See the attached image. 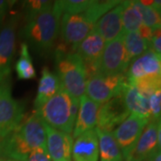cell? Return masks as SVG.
<instances>
[{"instance_id": "f546056e", "label": "cell", "mask_w": 161, "mask_h": 161, "mask_svg": "<svg viewBox=\"0 0 161 161\" xmlns=\"http://www.w3.org/2000/svg\"><path fill=\"white\" fill-rule=\"evenodd\" d=\"M150 120H158L161 115V89L154 92L150 98Z\"/></svg>"}, {"instance_id": "ffe728a7", "label": "cell", "mask_w": 161, "mask_h": 161, "mask_svg": "<svg viewBox=\"0 0 161 161\" xmlns=\"http://www.w3.org/2000/svg\"><path fill=\"white\" fill-rule=\"evenodd\" d=\"M123 98L125 107L130 114H138L148 118L150 117V100L137 90L135 85L127 80V84L124 92Z\"/></svg>"}, {"instance_id": "ab89813d", "label": "cell", "mask_w": 161, "mask_h": 161, "mask_svg": "<svg viewBox=\"0 0 161 161\" xmlns=\"http://www.w3.org/2000/svg\"><path fill=\"white\" fill-rule=\"evenodd\" d=\"M159 13H160V14H161V9H160V10H159Z\"/></svg>"}, {"instance_id": "83f0119b", "label": "cell", "mask_w": 161, "mask_h": 161, "mask_svg": "<svg viewBox=\"0 0 161 161\" xmlns=\"http://www.w3.org/2000/svg\"><path fill=\"white\" fill-rule=\"evenodd\" d=\"M93 0H62L58 1L62 14H80L92 5Z\"/></svg>"}, {"instance_id": "484cf974", "label": "cell", "mask_w": 161, "mask_h": 161, "mask_svg": "<svg viewBox=\"0 0 161 161\" xmlns=\"http://www.w3.org/2000/svg\"><path fill=\"white\" fill-rule=\"evenodd\" d=\"M133 5L139 12L144 25L150 27V29L156 30L161 27V14L152 6L142 5L140 1H133Z\"/></svg>"}, {"instance_id": "cb8c5ba5", "label": "cell", "mask_w": 161, "mask_h": 161, "mask_svg": "<svg viewBox=\"0 0 161 161\" xmlns=\"http://www.w3.org/2000/svg\"><path fill=\"white\" fill-rule=\"evenodd\" d=\"M15 71L17 73L18 78L22 80H30L36 77V71L30 57L29 47L25 42L21 45L20 57L15 64Z\"/></svg>"}, {"instance_id": "4316f807", "label": "cell", "mask_w": 161, "mask_h": 161, "mask_svg": "<svg viewBox=\"0 0 161 161\" xmlns=\"http://www.w3.org/2000/svg\"><path fill=\"white\" fill-rule=\"evenodd\" d=\"M131 82L135 85L137 90L143 96L150 98L154 92L161 89V75L146 76L138 80H132Z\"/></svg>"}, {"instance_id": "4fadbf2b", "label": "cell", "mask_w": 161, "mask_h": 161, "mask_svg": "<svg viewBox=\"0 0 161 161\" xmlns=\"http://www.w3.org/2000/svg\"><path fill=\"white\" fill-rule=\"evenodd\" d=\"M156 75H161V55L151 48L132 60L125 74L130 81Z\"/></svg>"}, {"instance_id": "7c38bea8", "label": "cell", "mask_w": 161, "mask_h": 161, "mask_svg": "<svg viewBox=\"0 0 161 161\" xmlns=\"http://www.w3.org/2000/svg\"><path fill=\"white\" fill-rule=\"evenodd\" d=\"M15 130L31 150L38 148L47 150L45 124L35 110L27 118H23Z\"/></svg>"}, {"instance_id": "1f68e13d", "label": "cell", "mask_w": 161, "mask_h": 161, "mask_svg": "<svg viewBox=\"0 0 161 161\" xmlns=\"http://www.w3.org/2000/svg\"><path fill=\"white\" fill-rule=\"evenodd\" d=\"M150 48L161 55V27L158 29L153 30Z\"/></svg>"}, {"instance_id": "d6986e66", "label": "cell", "mask_w": 161, "mask_h": 161, "mask_svg": "<svg viewBox=\"0 0 161 161\" xmlns=\"http://www.w3.org/2000/svg\"><path fill=\"white\" fill-rule=\"evenodd\" d=\"M61 90H63V88L58 75L50 72L47 67H44L41 72L38 92L34 100L35 110L40 108L48 99L54 97Z\"/></svg>"}, {"instance_id": "8fae6325", "label": "cell", "mask_w": 161, "mask_h": 161, "mask_svg": "<svg viewBox=\"0 0 161 161\" xmlns=\"http://www.w3.org/2000/svg\"><path fill=\"white\" fill-rule=\"evenodd\" d=\"M17 17H13L0 31V85L9 80L11 64L15 49Z\"/></svg>"}, {"instance_id": "5b68a950", "label": "cell", "mask_w": 161, "mask_h": 161, "mask_svg": "<svg viewBox=\"0 0 161 161\" xmlns=\"http://www.w3.org/2000/svg\"><path fill=\"white\" fill-rule=\"evenodd\" d=\"M24 107L12 95L9 80L0 85V140L8 136L24 118Z\"/></svg>"}, {"instance_id": "5bb4252c", "label": "cell", "mask_w": 161, "mask_h": 161, "mask_svg": "<svg viewBox=\"0 0 161 161\" xmlns=\"http://www.w3.org/2000/svg\"><path fill=\"white\" fill-rule=\"evenodd\" d=\"M45 124V123H44ZM47 134V151L54 161H71L74 140L72 134L58 131L45 124Z\"/></svg>"}, {"instance_id": "ba28073f", "label": "cell", "mask_w": 161, "mask_h": 161, "mask_svg": "<svg viewBox=\"0 0 161 161\" xmlns=\"http://www.w3.org/2000/svg\"><path fill=\"white\" fill-rule=\"evenodd\" d=\"M124 44V35L106 43L98 64V74L120 75L126 74L130 65Z\"/></svg>"}, {"instance_id": "9c48e42d", "label": "cell", "mask_w": 161, "mask_h": 161, "mask_svg": "<svg viewBox=\"0 0 161 161\" xmlns=\"http://www.w3.org/2000/svg\"><path fill=\"white\" fill-rule=\"evenodd\" d=\"M106 42L94 30L78 45L75 53L81 58L86 72L87 78L98 74V64L103 52Z\"/></svg>"}, {"instance_id": "d6a6232c", "label": "cell", "mask_w": 161, "mask_h": 161, "mask_svg": "<svg viewBox=\"0 0 161 161\" xmlns=\"http://www.w3.org/2000/svg\"><path fill=\"white\" fill-rule=\"evenodd\" d=\"M11 1H7V0H0V25L3 23L4 19L6 17L7 11L9 9V7L11 6Z\"/></svg>"}, {"instance_id": "6da1fadb", "label": "cell", "mask_w": 161, "mask_h": 161, "mask_svg": "<svg viewBox=\"0 0 161 161\" xmlns=\"http://www.w3.org/2000/svg\"><path fill=\"white\" fill-rule=\"evenodd\" d=\"M62 14L58 1H54L51 6L26 20L22 33L36 51L47 54L55 47Z\"/></svg>"}, {"instance_id": "44dd1931", "label": "cell", "mask_w": 161, "mask_h": 161, "mask_svg": "<svg viewBox=\"0 0 161 161\" xmlns=\"http://www.w3.org/2000/svg\"><path fill=\"white\" fill-rule=\"evenodd\" d=\"M98 139L100 161H125L120 148L112 132L100 131L95 128Z\"/></svg>"}, {"instance_id": "8992f818", "label": "cell", "mask_w": 161, "mask_h": 161, "mask_svg": "<svg viewBox=\"0 0 161 161\" xmlns=\"http://www.w3.org/2000/svg\"><path fill=\"white\" fill-rule=\"evenodd\" d=\"M149 121L150 118L143 115L130 114L112 132L125 161H130L132 151Z\"/></svg>"}, {"instance_id": "ac0fdd59", "label": "cell", "mask_w": 161, "mask_h": 161, "mask_svg": "<svg viewBox=\"0 0 161 161\" xmlns=\"http://www.w3.org/2000/svg\"><path fill=\"white\" fill-rule=\"evenodd\" d=\"M98 139L95 129L75 139L72 149L73 161H98Z\"/></svg>"}, {"instance_id": "f1b7e54d", "label": "cell", "mask_w": 161, "mask_h": 161, "mask_svg": "<svg viewBox=\"0 0 161 161\" xmlns=\"http://www.w3.org/2000/svg\"><path fill=\"white\" fill-rule=\"evenodd\" d=\"M54 2L47 0H30L24 2L25 12H26V20L30 19L41 11L51 6Z\"/></svg>"}, {"instance_id": "4dcf8cb0", "label": "cell", "mask_w": 161, "mask_h": 161, "mask_svg": "<svg viewBox=\"0 0 161 161\" xmlns=\"http://www.w3.org/2000/svg\"><path fill=\"white\" fill-rule=\"evenodd\" d=\"M24 161H51L46 149L38 148L33 150Z\"/></svg>"}, {"instance_id": "277c9868", "label": "cell", "mask_w": 161, "mask_h": 161, "mask_svg": "<svg viewBox=\"0 0 161 161\" xmlns=\"http://www.w3.org/2000/svg\"><path fill=\"white\" fill-rule=\"evenodd\" d=\"M126 84L125 74H96L87 78L85 93L88 98L101 105L111 98L123 95Z\"/></svg>"}, {"instance_id": "d4e9b609", "label": "cell", "mask_w": 161, "mask_h": 161, "mask_svg": "<svg viewBox=\"0 0 161 161\" xmlns=\"http://www.w3.org/2000/svg\"><path fill=\"white\" fill-rule=\"evenodd\" d=\"M122 1L117 0H107V1H92V5L87 8L84 12V15L88 18V20L95 25L100 18L105 14L113 9L114 7L119 5Z\"/></svg>"}, {"instance_id": "2e32d148", "label": "cell", "mask_w": 161, "mask_h": 161, "mask_svg": "<svg viewBox=\"0 0 161 161\" xmlns=\"http://www.w3.org/2000/svg\"><path fill=\"white\" fill-rule=\"evenodd\" d=\"M123 1L111 9L98 20L94 25V30L100 35L106 43L124 35L122 22Z\"/></svg>"}, {"instance_id": "836d02e7", "label": "cell", "mask_w": 161, "mask_h": 161, "mask_svg": "<svg viewBox=\"0 0 161 161\" xmlns=\"http://www.w3.org/2000/svg\"><path fill=\"white\" fill-rule=\"evenodd\" d=\"M152 32H153V30L150 29V27H148L144 24H142V26L141 27V29L139 30L138 31L139 34L141 35L146 41H148L150 44L151 41V38H152Z\"/></svg>"}, {"instance_id": "30bf717a", "label": "cell", "mask_w": 161, "mask_h": 161, "mask_svg": "<svg viewBox=\"0 0 161 161\" xmlns=\"http://www.w3.org/2000/svg\"><path fill=\"white\" fill-rule=\"evenodd\" d=\"M129 115L123 95L115 97L99 105L96 128L100 131L113 132Z\"/></svg>"}, {"instance_id": "e0dca14e", "label": "cell", "mask_w": 161, "mask_h": 161, "mask_svg": "<svg viewBox=\"0 0 161 161\" xmlns=\"http://www.w3.org/2000/svg\"><path fill=\"white\" fill-rule=\"evenodd\" d=\"M158 151V121L150 120L144 128L130 161L148 160Z\"/></svg>"}, {"instance_id": "7a4b0ae2", "label": "cell", "mask_w": 161, "mask_h": 161, "mask_svg": "<svg viewBox=\"0 0 161 161\" xmlns=\"http://www.w3.org/2000/svg\"><path fill=\"white\" fill-rule=\"evenodd\" d=\"M56 72L64 92L80 100L85 95L86 72L81 58L77 53L67 50L60 44L56 48Z\"/></svg>"}, {"instance_id": "3957f363", "label": "cell", "mask_w": 161, "mask_h": 161, "mask_svg": "<svg viewBox=\"0 0 161 161\" xmlns=\"http://www.w3.org/2000/svg\"><path fill=\"white\" fill-rule=\"evenodd\" d=\"M78 110L79 100L61 90L40 108L35 111L47 125L72 134Z\"/></svg>"}, {"instance_id": "8d00e7d4", "label": "cell", "mask_w": 161, "mask_h": 161, "mask_svg": "<svg viewBox=\"0 0 161 161\" xmlns=\"http://www.w3.org/2000/svg\"><path fill=\"white\" fill-rule=\"evenodd\" d=\"M0 161H4V155L2 150V140H0Z\"/></svg>"}, {"instance_id": "d590c367", "label": "cell", "mask_w": 161, "mask_h": 161, "mask_svg": "<svg viewBox=\"0 0 161 161\" xmlns=\"http://www.w3.org/2000/svg\"><path fill=\"white\" fill-rule=\"evenodd\" d=\"M148 161H161V151H157L150 157Z\"/></svg>"}, {"instance_id": "f35d334b", "label": "cell", "mask_w": 161, "mask_h": 161, "mask_svg": "<svg viewBox=\"0 0 161 161\" xmlns=\"http://www.w3.org/2000/svg\"><path fill=\"white\" fill-rule=\"evenodd\" d=\"M56 161H66V160H56Z\"/></svg>"}, {"instance_id": "603a6c76", "label": "cell", "mask_w": 161, "mask_h": 161, "mask_svg": "<svg viewBox=\"0 0 161 161\" xmlns=\"http://www.w3.org/2000/svg\"><path fill=\"white\" fill-rule=\"evenodd\" d=\"M124 44L130 63L150 48V43L138 32L124 33Z\"/></svg>"}, {"instance_id": "60d3db41", "label": "cell", "mask_w": 161, "mask_h": 161, "mask_svg": "<svg viewBox=\"0 0 161 161\" xmlns=\"http://www.w3.org/2000/svg\"><path fill=\"white\" fill-rule=\"evenodd\" d=\"M144 161H148V160H144Z\"/></svg>"}, {"instance_id": "52a82bcc", "label": "cell", "mask_w": 161, "mask_h": 161, "mask_svg": "<svg viewBox=\"0 0 161 161\" xmlns=\"http://www.w3.org/2000/svg\"><path fill=\"white\" fill-rule=\"evenodd\" d=\"M94 28L83 13L70 14H63L60 22L62 45L69 50L75 52L78 45L86 38Z\"/></svg>"}, {"instance_id": "9a60e30c", "label": "cell", "mask_w": 161, "mask_h": 161, "mask_svg": "<svg viewBox=\"0 0 161 161\" xmlns=\"http://www.w3.org/2000/svg\"><path fill=\"white\" fill-rule=\"evenodd\" d=\"M99 104L89 98L86 95L81 96L79 100V110L73 131V139L80 134L96 128Z\"/></svg>"}, {"instance_id": "e575fe53", "label": "cell", "mask_w": 161, "mask_h": 161, "mask_svg": "<svg viewBox=\"0 0 161 161\" xmlns=\"http://www.w3.org/2000/svg\"><path fill=\"white\" fill-rule=\"evenodd\" d=\"M158 151H161V115L158 120Z\"/></svg>"}, {"instance_id": "7402d4cb", "label": "cell", "mask_w": 161, "mask_h": 161, "mask_svg": "<svg viewBox=\"0 0 161 161\" xmlns=\"http://www.w3.org/2000/svg\"><path fill=\"white\" fill-rule=\"evenodd\" d=\"M122 22L124 33L138 32L142 26V20L133 5V1H123Z\"/></svg>"}, {"instance_id": "74e56055", "label": "cell", "mask_w": 161, "mask_h": 161, "mask_svg": "<svg viewBox=\"0 0 161 161\" xmlns=\"http://www.w3.org/2000/svg\"><path fill=\"white\" fill-rule=\"evenodd\" d=\"M4 161H17V160H14V159H11V158H9V159H6V160Z\"/></svg>"}]
</instances>
